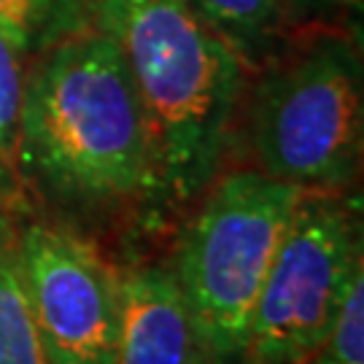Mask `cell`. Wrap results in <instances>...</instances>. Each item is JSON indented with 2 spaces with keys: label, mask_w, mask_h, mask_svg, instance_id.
Returning a JSON list of instances; mask_svg holds the SVG:
<instances>
[{
  "label": "cell",
  "mask_w": 364,
  "mask_h": 364,
  "mask_svg": "<svg viewBox=\"0 0 364 364\" xmlns=\"http://www.w3.org/2000/svg\"><path fill=\"white\" fill-rule=\"evenodd\" d=\"M22 183L14 168L0 162V251L14 243L19 230V208H22Z\"/></svg>",
  "instance_id": "obj_13"
},
{
  "label": "cell",
  "mask_w": 364,
  "mask_h": 364,
  "mask_svg": "<svg viewBox=\"0 0 364 364\" xmlns=\"http://www.w3.org/2000/svg\"><path fill=\"white\" fill-rule=\"evenodd\" d=\"M0 364H52L19 287L14 243L0 251Z\"/></svg>",
  "instance_id": "obj_10"
},
{
  "label": "cell",
  "mask_w": 364,
  "mask_h": 364,
  "mask_svg": "<svg viewBox=\"0 0 364 364\" xmlns=\"http://www.w3.org/2000/svg\"><path fill=\"white\" fill-rule=\"evenodd\" d=\"M22 54L0 36V162L14 165L16 132H19V111H22V90H25V68Z\"/></svg>",
  "instance_id": "obj_12"
},
{
  "label": "cell",
  "mask_w": 364,
  "mask_h": 364,
  "mask_svg": "<svg viewBox=\"0 0 364 364\" xmlns=\"http://www.w3.org/2000/svg\"><path fill=\"white\" fill-rule=\"evenodd\" d=\"M305 364H364V273L346 294L332 332Z\"/></svg>",
  "instance_id": "obj_11"
},
{
  "label": "cell",
  "mask_w": 364,
  "mask_h": 364,
  "mask_svg": "<svg viewBox=\"0 0 364 364\" xmlns=\"http://www.w3.org/2000/svg\"><path fill=\"white\" fill-rule=\"evenodd\" d=\"M305 192L246 168L219 173L197 200L173 275L208 364H240L251 311Z\"/></svg>",
  "instance_id": "obj_4"
},
{
  "label": "cell",
  "mask_w": 364,
  "mask_h": 364,
  "mask_svg": "<svg viewBox=\"0 0 364 364\" xmlns=\"http://www.w3.org/2000/svg\"><path fill=\"white\" fill-rule=\"evenodd\" d=\"M14 262L49 362L117 364L119 273L90 240L60 224H19Z\"/></svg>",
  "instance_id": "obj_6"
},
{
  "label": "cell",
  "mask_w": 364,
  "mask_h": 364,
  "mask_svg": "<svg viewBox=\"0 0 364 364\" xmlns=\"http://www.w3.org/2000/svg\"><path fill=\"white\" fill-rule=\"evenodd\" d=\"M92 25L130 70L151 146L154 203L195 205L232 146L251 70L189 0H100Z\"/></svg>",
  "instance_id": "obj_2"
},
{
  "label": "cell",
  "mask_w": 364,
  "mask_h": 364,
  "mask_svg": "<svg viewBox=\"0 0 364 364\" xmlns=\"http://www.w3.org/2000/svg\"><path fill=\"white\" fill-rule=\"evenodd\" d=\"M362 273L359 213L335 192H305L251 311L240 364H305Z\"/></svg>",
  "instance_id": "obj_5"
},
{
  "label": "cell",
  "mask_w": 364,
  "mask_h": 364,
  "mask_svg": "<svg viewBox=\"0 0 364 364\" xmlns=\"http://www.w3.org/2000/svg\"><path fill=\"white\" fill-rule=\"evenodd\" d=\"M117 364H208L173 270L141 264L119 273Z\"/></svg>",
  "instance_id": "obj_7"
},
{
  "label": "cell",
  "mask_w": 364,
  "mask_h": 364,
  "mask_svg": "<svg viewBox=\"0 0 364 364\" xmlns=\"http://www.w3.org/2000/svg\"><path fill=\"white\" fill-rule=\"evenodd\" d=\"M100 0H0V36L22 57L92 27Z\"/></svg>",
  "instance_id": "obj_9"
},
{
  "label": "cell",
  "mask_w": 364,
  "mask_h": 364,
  "mask_svg": "<svg viewBox=\"0 0 364 364\" xmlns=\"http://www.w3.org/2000/svg\"><path fill=\"white\" fill-rule=\"evenodd\" d=\"M287 11L291 16L294 27H311L321 16H332L340 6L351 3V0H284Z\"/></svg>",
  "instance_id": "obj_14"
},
{
  "label": "cell",
  "mask_w": 364,
  "mask_h": 364,
  "mask_svg": "<svg viewBox=\"0 0 364 364\" xmlns=\"http://www.w3.org/2000/svg\"><path fill=\"white\" fill-rule=\"evenodd\" d=\"M246 100L251 168L308 192H338L362 170L364 70L351 33L318 27L257 68Z\"/></svg>",
  "instance_id": "obj_3"
},
{
  "label": "cell",
  "mask_w": 364,
  "mask_h": 364,
  "mask_svg": "<svg viewBox=\"0 0 364 364\" xmlns=\"http://www.w3.org/2000/svg\"><path fill=\"white\" fill-rule=\"evenodd\" d=\"M195 11L232 46L254 73L291 36V16L284 0H189Z\"/></svg>",
  "instance_id": "obj_8"
},
{
  "label": "cell",
  "mask_w": 364,
  "mask_h": 364,
  "mask_svg": "<svg viewBox=\"0 0 364 364\" xmlns=\"http://www.w3.org/2000/svg\"><path fill=\"white\" fill-rule=\"evenodd\" d=\"M14 173L25 192L81 213L154 203L144 111L119 46L84 27L33 54Z\"/></svg>",
  "instance_id": "obj_1"
}]
</instances>
